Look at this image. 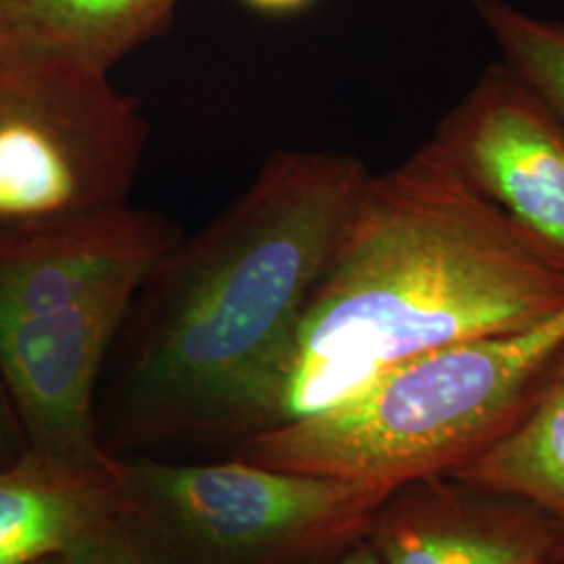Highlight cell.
<instances>
[{"mask_svg": "<svg viewBox=\"0 0 564 564\" xmlns=\"http://www.w3.org/2000/svg\"><path fill=\"white\" fill-rule=\"evenodd\" d=\"M333 151H281L139 284L123 370L144 431L239 437L282 423L297 326L370 181Z\"/></svg>", "mask_w": 564, "mask_h": 564, "instance_id": "6da1fadb", "label": "cell"}, {"mask_svg": "<svg viewBox=\"0 0 564 564\" xmlns=\"http://www.w3.org/2000/svg\"><path fill=\"white\" fill-rule=\"evenodd\" d=\"M561 310L563 265L429 139L393 170L370 176L312 289L282 423L343 402L429 351L524 330Z\"/></svg>", "mask_w": 564, "mask_h": 564, "instance_id": "7a4b0ae2", "label": "cell"}, {"mask_svg": "<svg viewBox=\"0 0 564 564\" xmlns=\"http://www.w3.org/2000/svg\"><path fill=\"white\" fill-rule=\"evenodd\" d=\"M564 343V310L538 326L400 364L347 400L239 442L237 460L362 484L460 468L523 416Z\"/></svg>", "mask_w": 564, "mask_h": 564, "instance_id": "3957f363", "label": "cell"}, {"mask_svg": "<svg viewBox=\"0 0 564 564\" xmlns=\"http://www.w3.org/2000/svg\"><path fill=\"white\" fill-rule=\"evenodd\" d=\"M120 519L178 564H330L393 487L260 464L118 463Z\"/></svg>", "mask_w": 564, "mask_h": 564, "instance_id": "277c9868", "label": "cell"}, {"mask_svg": "<svg viewBox=\"0 0 564 564\" xmlns=\"http://www.w3.org/2000/svg\"><path fill=\"white\" fill-rule=\"evenodd\" d=\"M147 141L107 72L0 41V241L128 203Z\"/></svg>", "mask_w": 564, "mask_h": 564, "instance_id": "5b68a950", "label": "cell"}, {"mask_svg": "<svg viewBox=\"0 0 564 564\" xmlns=\"http://www.w3.org/2000/svg\"><path fill=\"white\" fill-rule=\"evenodd\" d=\"M468 184L564 268V126L505 61L431 137Z\"/></svg>", "mask_w": 564, "mask_h": 564, "instance_id": "8992f818", "label": "cell"}, {"mask_svg": "<svg viewBox=\"0 0 564 564\" xmlns=\"http://www.w3.org/2000/svg\"><path fill=\"white\" fill-rule=\"evenodd\" d=\"M137 289L51 314L0 318V379L32 449L72 463H113L97 442L95 389Z\"/></svg>", "mask_w": 564, "mask_h": 564, "instance_id": "52a82bcc", "label": "cell"}, {"mask_svg": "<svg viewBox=\"0 0 564 564\" xmlns=\"http://www.w3.org/2000/svg\"><path fill=\"white\" fill-rule=\"evenodd\" d=\"M366 542L381 564L564 563V527L544 508L454 475L393 487Z\"/></svg>", "mask_w": 564, "mask_h": 564, "instance_id": "ba28073f", "label": "cell"}, {"mask_svg": "<svg viewBox=\"0 0 564 564\" xmlns=\"http://www.w3.org/2000/svg\"><path fill=\"white\" fill-rule=\"evenodd\" d=\"M182 235L158 212L120 203L0 241V318L39 316L137 289Z\"/></svg>", "mask_w": 564, "mask_h": 564, "instance_id": "9c48e42d", "label": "cell"}, {"mask_svg": "<svg viewBox=\"0 0 564 564\" xmlns=\"http://www.w3.org/2000/svg\"><path fill=\"white\" fill-rule=\"evenodd\" d=\"M118 512V460L93 466L30 449L0 466V564L57 558Z\"/></svg>", "mask_w": 564, "mask_h": 564, "instance_id": "30bf717a", "label": "cell"}, {"mask_svg": "<svg viewBox=\"0 0 564 564\" xmlns=\"http://www.w3.org/2000/svg\"><path fill=\"white\" fill-rule=\"evenodd\" d=\"M181 0H0V41L111 69L160 36Z\"/></svg>", "mask_w": 564, "mask_h": 564, "instance_id": "8fae6325", "label": "cell"}, {"mask_svg": "<svg viewBox=\"0 0 564 564\" xmlns=\"http://www.w3.org/2000/svg\"><path fill=\"white\" fill-rule=\"evenodd\" d=\"M447 475L514 494L564 527V343L545 364L523 416L484 454Z\"/></svg>", "mask_w": 564, "mask_h": 564, "instance_id": "7c38bea8", "label": "cell"}, {"mask_svg": "<svg viewBox=\"0 0 564 564\" xmlns=\"http://www.w3.org/2000/svg\"><path fill=\"white\" fill-rule=\"evenodd\" d=\"M473 11L500 51L564 126V21L531 15L508 0H473Z\"/></svg>", "mask_w": 564, "mask_h": 564, "instance_id": "4fadbf2b", "label": "cell"}, {"mask_svg": "<svg viewBox=\"0 0 564 564\" xmlns=\"http://www.w3.org/2000/svg\"><path fill=\"white\" fill-rule=\"evenodd\" d=\"M55 564H153L151 554L134 531L113 514L88 529L69 545Z\"/></svg>", "mask_w": 564, "mask_h": 564, "instance_id": "5bb4252c", "label": "cell"}, {"mask_svg": "<svg viewBox=\"0 0 564 564\" xmlns=\"http://www.w3.org/2000/svg\"><path fill=\"white\" fill-rule=\"evenodd\" d=\"M249 7L262 11V13H274V15H282V13H295L302 11L307 4H312L314 0H242Z\"/></svg>", "mask_w": 564, "mask_h": 564, "instance_id": "9a60e30c", "label": "cell"}, {"mask_svg": "<svg viewBox=\"0 0 564 564\" xmlns=\"http://www.w3.org/2000/svg\"><path fill=\"white\" fill-rule=\"evenodd\" d=\"M330 564H381L377 552L372 550V545L366 542V538L360 540L358 544L351 545L347 552H343L337 561Z\"/></svg>", "mask_w": 564, "mask_h": 564, "instance_id": "2e32d148", "label": "cell"}, {"mask_svg": "<svg viewBox=\"0 0 564 564\" xmlns=\"http://www.w3.org/2000/svg\"><path fill=\"white\" fill-rule=\"evenodd\" d=\"M9 444H11V416L7 410V402L0 393V460L4 458Z\"/></svg>", "mask_w": 564, "mask_h": 564, "instance_id": "e0dca14e", "label": "cell"}, {"mask_svg": "<svg viewBox=\"0 0 564 564\" xmlns=\"http://www.w3.org/2000/svg\"><path fill=\"white\" fill-rule=\"evenodd\" d=\"M36 564H55V558H48V561H42V563Z\"/></svg>", "mask_w": 564, "mask_h": 564, "instance_id": "ac0fdd59", "label": "cell"}, {"mask_svg": "<svg viewBox=\"0 0 564 564\" xmlns=\"http://www.w3.org/2000/svg\"><path fill=\"white\" fill-rule=\"evenodd\" d=\"M564 564V563H563Z\"/></svg>", "mask_w": 564, "mask_h": 564, "instance_id": "d6986e66", "label": "cell"}]
</instances>
